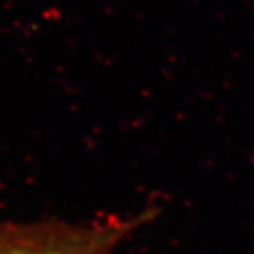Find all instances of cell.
I'll use <instances>...</instances> for the list:
<instances>
[{
    "label": "cell",
    "mask_w": 254,
    "mask_h": 254,
    "mask_svg": "<svg viewBox=\"0 0 254 254\" xmlns=\"http://www.w3.org/2000/svg\"><path fill=\"white\" fill-rule=\"evenodd\" d=\"M146 221L147 211L81 224L0 221V254H115L121 242Z\"/></svg>",
    "instance_id": "obj_1"
}]
</instances>
